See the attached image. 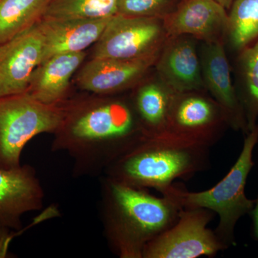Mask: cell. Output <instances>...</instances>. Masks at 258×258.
Listing matches in <instances>:
<instances>
[{"label": "cell", "mask_w": 258, "mask_h": 258, "mask_svg": "<svg viewBox=\"0 0 258 258\" xmlns=\"http://www.w3.org/2000/svg\"><path fill=\"white\" fill-rule=\"evenodd\" d=\"M135 111L116 100L83 107L71 114L64 109L51 150L69 154L74 176L101 175L144 135Z\"/></svg>", "instance_id": "1"}, {"label": "cell", "mask_w": 258, "mask_h": 258, "mask_svg": "<svg viewBox=\"0 0 258 258\" xmlns=\"http://www.w3.org/2000/svg\"><path fill=\"white\" fill-rule=\"evenodd\" d=\"M172 187L158 198L147 189L101 178V221L113 253L120 258H143L148 243L175 223L182 207Z\"/></svg>", "instance_id": "2"}, {"label": "cell", "mask_w": 258, "mask_h": 258, "mask_svg": "<svg viewBox=\"0 0 258 258\" xmlns=\"http://www.w3.org/2000/svg\"><path fill=\"white\" fill-rule=\"evenodd\" d=\"M210 152V147L164 131L157 135H144L112 162L103 174L117 182L154 189L162 195L169 191L176 180L190 179L208 170Z\"/></svg>", "instance_id": "3"}, {"label": "cell", "mask_w": 258, "mask_h": 258, "mask_svg": "<svg viewBox=\"0 0 258 258\" xmlns=\"http://www.w3.org/2000/svg\"><path fill=\"white\" fill-rule=\"evenodd\" d=\"M258 142V123L246 134L240 156L230 171L213 187L205 191H188L177 183L172 191L182 208H205L219 216L215 232L227 248L235 245L236 225L241 217L250 214L255 200L245 195L246 182L254 166L253 151Z\"/></svg>", "instance_id": "4"}, {"label": "cell", "mask_w": 258, "mask_h": 258, "mask_svg": "<svg viewBox=\"0 0 258 258\" xmlns=\"http://www.w3.org/2000/svg\"><path fill=\"white\" fill-rule=\"evenodd\" d=\"M64 108L37 101L28 93L0 97V169L20 167L26 144L40 134H54Z\"/></svg>", "instance_id": "5"}, {"label": "cell", "mask_w": 258, "mask_h": 258, "mask_svg": "<svg viewBox=\"0 0 258 258\" xmlns=\"http://www.w3.org/2000/svg\"><path fill=\"white\" fill-rule=\"evenodd\" d=\"M215 213L205 208H184L177 220L146 246L143 258L212 257L227 247L208 228Z\"/></svg>", "instance_id": "6"}, {"label": "cell", "mask_w": 258, "mask_h": 258, "mask_svg": "<svg viewBox=\"0 0 258 258\" xmlns=\"http://www.w3.org/2000/svg\"><path fill=\"white\" fill-rule=\"evenodd\" d=\"M167 39L162 18L117 13L96 42L93 57L128 60L154 55Z\"/></svg>", "instance_id": "7"}, {"label": "cell", "mask_w": 258, "mask_h": 258, "mask_svg": "<svg viewBox=\"0 0 258 258\" xmlns=\"http://www.w3.org/2000/svg\"><path fill=\"white\" fill-rule=\"evenodd\" d=\"M227 126L225 115L213 98L201 92H189L174 96L165 131L211 148Z\"/></svg>", "instance_id": "8"}, {"label": "cell", "mask_w": 258, "mask_h": 258, "mask_svg": "<svg viewBox=\"0 0 258 258\" xmlns=\"http://www.w3.org/2000/svg\"><path fill=\"white\" fill-rule=\"evenodd\" d=\"M43 50L38 23L0 45V97L26 92L34 71L41 63Z\"/></svg>", "instance_id": "9"}, {"label": "cell", "mask_w": 258, "mask_h": 258, "mask_svg": "<svg viewBox=\"0 0 258 258\" xmlns=\"http://www.w3.org/2000/svg\"><path fill=\"white\" fill-rule=\"evenodd\" d=\"M44 193L32 166L0 169V230L20 231L22 217L43 206Z\"/></svg>", "instance_id": "10"}, {"label": "cell", "mask_w": 258, "mask_h": 258, "mask_svg": "<svg viewBox=\"0 0 258 258\" xmlns=\"http://www.w3.org/2000/svg\"><path fill=\"white\" fill-rule=\"evenodd\" d=\"M205 88L221 108L228 126L248 133L243 106L231 79L223 41L205 42L201 60Z\"/></svg>", "instance_id": "11"}, {"label": "cell", "mask_w": 258, "mask_h": 258, "mask_svg": "<svg viewBox=\"0 0 258 258\" xmlns=\"http://www.w3.org/2000/svg\"><path fill=\"white\" fill-rule=\"evenodd\" d=\"M162 19L168 37L189 35L215 42L227 35L228 14L215 0H184Z\"/></svg>", "instance_id": "12"}, {"label": "cell", "mask_w": 258, "mask_h": 258, "mask_svg": "<svg viewBox=\"0 0 258 258\" xmlns=\"http://www.w3.org/2000/svg\"><path fill=\"white\" fill-rule=\"evenodd\" d=\"M156 64L161 82L176 94L206 88L196 47L184 35L168 37Z\"/></svg>", "instance_id": "13"}, {"label": "cell", "mask_w": 258, "mask_h": 258, "mask_svg": "<svg viewBox=\"0 0 258 258\" xmlns=\"http://www.w3.org/2000/svg\"><path fill=\"white\" fill-rule=\"evenodd\" d=\"M159 54L128 60L93 57L81 69L78 82L82 89L96 94L120 91L142 77Z\"/></svg>", "instance_id": "14"}, {"label": "cell", "mask_w": 258, "mask_h": 258, "mask_svg": "<svg viewBox=\"0 0 258 258\" xmlns=\"http://www.w3.org/2000/svg\"><path fill=\"white\" fill-rule=\"evenodd\" d=\"M111 17L95 20L41 19L38 22L44 37L41 62L58 54L83 52L99 40Z\"/></svg>", "instance_id": "15"}, {"label": "cell", "mask_w": 258, "mask_h": 258, "mask_svg": "<svg viewBox=\"0 0 258 258\" xmlns=\"http://www.w3.org/2000/svg\"><path fill=\"white\" fill-rule=\"evenodd\" d=\"M85 57L84 52H74L58 54L43 61L34 71L26 93L45 104H60L70 80Z\"/></svg>", "instance_id": "16"}, {"label": "cell", "mask_w": 258, "mask_h": 258, "mask_svg": "<svg viewBox=\"0 0 258 258\" xmlns=\"http://www.w3.org/2000/svg\"><path fill=\"white\" fill-rule=\"evenodd\" d=\"M175 95L163 83H149L139 89L135 111L144 135H157L166 130Z\"/></svg>", "instance_id": "17"}, {"label": "cell", "mask_w": 258, "mask_h": 258, "mask_svg": "<svg viewBox=\"0 0 258 258\" xmlns=\"http://www.w3.org/2000/svg\"><path fill=\"white\" fill-rule=\"evenodd\" d=\"M51 0H0V45L41 20Z\"/></svg>", "instance_id": "18"}, {"label": "cell", "mask_w": 258, "mask_h": 258, "mask_svg": "<svg viewBox=\"0 0 258 258\" xmlns=\"http://www.w3.org/2000/svg\"><path fill=\"white\" fill-rule=\"evenodd\" d=\"M118 0H51L43 20H95L117 14Z\"/></svg>", "instance_id": "19"}, {"label": "cell", "mask_w": 258, "mask_h": 258, "mask_svg": "<svg viewBox=\"0 0 258 258\" xmlns=\"http://www.w3.org/2000/svg\"><path fill=\"white\" fill-rule=\"evenodd\" d=\"M230 9L227 35L232 46L244 49L258 38V0H234Z\"/></svg>", "instance_id": "20"}, {"label": "cell", "mask_w": 258, "mask_h": 258, "mask_svg": "<svg viewBox=\"0 0 258 258\" xmlns=\"http://www.w3.org/2000/svg\"><path fill=\"white\" fill-rule=\"evenodd\" d=\"M245 89L240 100L243 106L248 132L257 124L258 117V40L242 55Z\"/></svg>", "instance_id": "21"}, {"label": "cell", "mask_w": 258, "mask_h": 258, "mask_svg": "<svg viewBox=\"0 0 258 258\" xmlns=\"http://www.w3.org/2000/svg\"><path fill=\"white\" fill-rule=\"evenodd\" d=\"M171 0H118V14L132 17H157L169 14Z\"/></svg>", "instance_id": "22"}, {"label": "cell", "mask_w": 258, "mask_h": 258, "mask_svg": "<svg viewBox=\"0 0 258 258\" xmlns=\"http://www.w3.org/2000/svg\"><path fill=\"white\" fill-rule=\"evenodd\" d=\"M252 219V228L256 240L258 241V198L255 200L253 208L250 212Z\"/></svg>", "instance_id": "23"}, {"label": "cell", "mask_w": 258, "mask_h": 258, "mask_svg": "<svg viewBox=\"0 0 258 258\" xmlns=\"http://www.w3.org/2000/svg\"><path fill=\"white\" fill-rule=\"evenodd\" d=\"M217 3H220L222 6H223L226 10L230 9L231 6H232V3L234 0H215Z\"/></svg>", "instance_id": "24"}]
</instances>
